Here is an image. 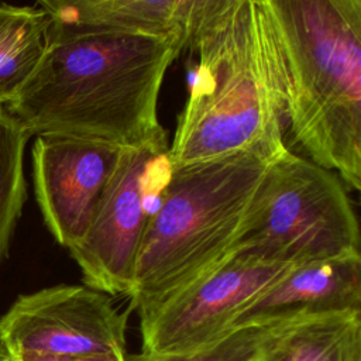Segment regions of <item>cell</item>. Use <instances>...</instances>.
<instances>
[{
  "label": "cell",
  "instance_id": "cell-1",
  "mask_svg": "<svg viewBox=\"0 0 361 361\" xmlns=\"http://www.w3.org/2000/svg\"><path fill=\"white\" fill-rule=\"evenodd\" d=\"M183 49L178 39L83 31L48 18L44 55L6 109L30 135L61 134L165 154L158 100Z\"/></svg>",
  "mask_w": 361,
  "mask_h": 361
},
{
  "label": "cell",
  "instance_id": "cell-2",
  "mask_svg": "<svg viewBox=\"0 0 361 361\" xmlns=\"http://www.w3.org/2000/svg\"><path fill=\"white\" fill-rule=\"evenodd\" d=\"M196 66L165 158L169 166L288 147L278 55L262 0H204L188 42Z\"/></svg>",
  "mask_w": 361,
  "mask_h": 361
},
{
  "label": "cell",
  "instance_id": "cell-3",
  "mask_svg": "<svg viewBox=\"0 0 361 361\" xmlns=\"http://www.w3.org/2000/svg\"><path fill=\"white\" fill-rule=\"evenodd\" d=\"M285 126L316 165L361 188V0H262Z\"/></svg>",
  "mask_w": 361,
  "mask_h": 361
},
{
  "label": "cell",
  "instance_id": "cell-4",
  "mask_svg": "<svg viewBox=\"0 0 361 361\" xmlns=\"http://www.w3.org/2000/svg\"><path fill=\"white\" fill-rule=\"evenodd\" d=\"M269 164L235 154L168 165L137 255L130 309L162 303L238 252Z\"/></svg>",
  "mask_w": 361,
  "mask_h": 361
},
{
  "label": "cell",
  "instance_id": "cell-5",
  "mask_svg": "<svg viewBox=\"0 0 361 361\" xmlns=\"http://www.w3.org/2000/svg\"><path fill=\"white\" fill-rule=\"evenodd\" d=\"M238 251L288 265L361 257L345 185L334 172L285 149L268 165Z\"/></svg>",
  "mask_w": 361,
  "mask_h": 361
},
{
  "label": "cell",
  "instance_id": "cell-6",
  "mask_svg": "<svg viewBox=\"0 0 361 361\" xmlns=\"http://www.w3.org/2000/svg\"><path fill=\"white\" fill-rule=\"evenodd\" d=\"M128 312L86 285L20 295L0 317V345L13 360L124 355Z\"/></svg>",
  "mask_w": 361,
  "mask_h": 361
},
{
  "label": "cell",
  "instance_id": "cell-7",
  "mask_svg": "<svg viewBox=\"0 0 361 361\" xmlns=\"http://www.w3.org/2000/svg\"><path fill=\"white\" fill-rule=\"evenodd\" d=\"M290 267L235 252L190 286L138 313L141 351L182 354L220 340L233 330L237 316Z\"/></svg>",
  "mask_w": 361,
  "mask_h": 361
},
{
  "label": "cell",
  "instance_id": "cell-8",
  "mask_svg": "<svg viewBox=\"0 0 361 361\" xmlns=\"http://www.w3.org/2000/svg\"><path fill=\"white\" fill-rule=\"evenodd\" d=\"M162 155L147 148H123L83 235L68 248L83 285L111 298H130L151 213L147 206L151 169Z\"/></svg>",
  "mask_w": 361,
  "mask_h": 361
},
{
  "label": "cell",
  "instance_id": "cell-9",
  "mask_svg": "<svg viewBox=\"0 0 361 361\" xmlns=\"http://www.w3.org/2000/svg\"><path fill=\"white\" fill-rule=\"evenodd\" d=\"M123 148L96 140L39 134L32 180L44 223L66 250L85 233Z\"/></svg>",
  "mask_w": 361,
  "mask_h": 361
},
{
  "label": "cell",
  "instance_id": "cell-10",
  "mask_svg": "<svg viewBox=\"0 0 361 361\" xmlns=\"http://www.w3.org/2000/svg\"><path fill=\"white\" fill-rule=\"evenodd\" d=\"M361 312V257L292 265L257 296L231 329Z\"/></svg>",
  "mask_w": 361,
  "mask_h": 361
},
{
  "label": "cell",
  "instance_id": "cell-11",
  "mask_svg": "<svg viewBox=\"0 0 361 361\" xmlns=\"http://www.w3.org/2000/svg\"><path fill=\"white\" fill-rule=\"evenodd\" d=\"M38 6L72 28L178 39L186 48L204 0H41Z\"/></svg>",
  "mask_w": 361,
  "mask_h": 361
},
{
  "label": "cell",
  "instance_id": "cell-12",
  "mask_svg": "<svg viewBox=\"0 0 361 361\" xmlns=\"http://www.w3.org/2000/svg\"><path fill=\"white\" fill-rule=\"evenodd\" d=\"M261 361H361V312L275 323Z\"/></svg>",
  "mask_w": 361,
  "mask_h": 361
},
{
  "label": "cell",
  "instance_id": "cell-13",
  "mask_svg": "<svg viewBox=\"0 0 361 361\" xmlns=\"http://www.w3.org/2000/svg\"><path fill=\"white\" fill-rule=\"evenodd\" d=\"M48 17L38 6L0 3V106L10 104L37 69Z\"/></svg>",
  "mask_w": 361,
  "mask_h": 361
},
{
  "label": "cell",
  "instance_id": "cell-14",
  "mask_svg": "<svg viewBox=\"0 0 361 361\" xmlns=\"http://www.w3.org/2000/svg\"><path fill=\"white\" fill-rule=\"evenodd\" d=\"M30 137L24 126L0 106V261L8 254L27 199L24 151Z\"/></svg>",
  "mask_w": 361,
  "mask_h": 361
},
{
  "label": "cell",
  "instance_id": "cell-15",
  "mask_svg": "<svg viewBox=\"0 0 361 361\" xmlns=\"http://www.w3.org/2000/svg\"><path fill=\"white\" fill-rule=\"evenodd\" d=\"M274 324L233 329L220 340L192 353L126 354L124 361H258Z\"/></svg>",
  "mask_w": 361,
  "mask_h": 361
},
{
  "label": "cell",
  "instance_id": "cell-16",
  "mask_svg": "<svg viewBox=\"0 0 361 361\" xmlns=\"http://www.w3.org/2000/svg\"><path fill=\"white\" fill-rule=\"evenodd\" d=\"M127 354V353H126ZM124 354V355H126ZM124 355H100V357H87V358H48V357H32V358H20L13 361H124Z\"/></svg>",
  "mask_w": 361,
  "mask_h": 361
},
{
  "label": "cell",
  "instance_id": "cell-17",
  "mask_svg": "<svg viewBox=\"0 0 361 361\" xmlns=\"http://www.w3.org/2000/svg\"><path fill=\"white\" fill-rule=\"evenodd\" d=\"M0 361H13L10 354L0 345Z\"/></svg>",
  "mask_w": 361,
  "mask_h": 361
},
{
  "label": "cell",
  "instance_id": "cell-18",
  "mask_svg": "<svg viewBox=\"0 0 361 361\" xmlns=\"http://www.w3.org/2000/svg\"><path fill=\"white\" fill-rule=\"evenodd\" d=\"M258 361H261V358H259V360H258Z\"/></svg>",
  "mask_w": 361,
  "mask_h": 361
}]
</instances>
